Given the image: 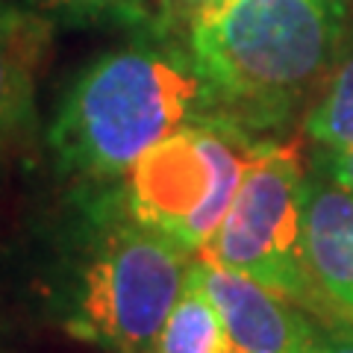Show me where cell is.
<instances>
[{"label": "cell", "instance_id": "obj_1", "mask_svg": "<svg viewBox=\"0 0 353 353\" xmlns=\"http://www.w3.org/2000/svg\"><path fill=\"white\" fill-rule=\"evenodd\" d=\"M194 253L130 218L112 189L83 203L48 297L68 336L106 353H150L189 280Z\"/></svg>", "mask_w": 353, "mask_h": 353}, {"label": "cell", "instance_id": "obj_2", "mask_svg": "<svg viewBox=\"0 0 353 353\" xmlns=\"http://www.w3.org/2000/svg\"><path fill=\"white\" fill-rule=\"evenodd\" d=\"M212 118H224V109L192 53L127 44L71 83L48 145L59 171L109 183L176 130Z\"/></svg>", "mask_w": 353, "mask_h": 353}, {"label": "cell", "instance_id": "obj_3", "mask_svg": "<svg viewBox=\"0 0 353 353\" xmlns=\"http://www.w3.org/2000/svg\"><path fill=\"white\" fill-rule=\"evenodd\" d=\"M345 0H224L194 18L189 53L224 118L271 127L339 62Z\"/></svg>", "mask_w": 353, "mask_h": 353}, {"label": "cell", "instance_id": "obj_4", "mask_svg": "<svg viewBox=\"0 0 353 353\" xmlns=\"http://www.w3.org/2000/svg\"><path fill=\"white\" fill-rule=\"evenodd\" d=\"M256 148L230 118L183 127L130 165L112 194L130 218L197 256L224 224Z\"/></svg>", "mask_w": 353, "mask_h": 353}, {"label": "cell", "instance_id": "obj_5", "mask_svg": "<svg viewBox=\"0 0 353 353\" xmlns=\"http://www.w3.org/2000/svg\"><path fill=\"white\" fill-rule=\"evenodd\" d=\"M303 201L306 174L297 148L259 141L224 224L197 256L248 274L297 306L333 312L306 262Z\"/></svg>", "mask_w": 353, "mask_h": 353}, {"label": "cell", "instance_id": "obj_6", "mask_svg": "<svg viewBox=\"0 0 353 353\" xmlns=\"http://www.w3.org/2000/svg\"><path fill=\"white\" fill-rule=\"evenodd\" d=\"M192 274L212 297L236 353H315L321 333L289 297L201 256H194Z\"/></svg>", "mask_w": 353, "mask_h": 353}, {"label": "cell", "instance_id": "obj_7", "mask_svg": "<svg viewBox=\"0 0 353 353\" xmlns=\"http://www.w3.org/2000/svg\"><path fill=\"white\" fill-rule=\"evenodd\" d=\"M306 262L333 312L353 321V189L306 176Z\"/></svg>", "mask_w": 353, "mask_h": 353}, {"label": "cell", "instance_id": "obj_8", "mask_svg": "<svg viewBox=\"0 0 353 353\" xmlns=\"http://www.w3.org/2000/svg\"><path fill=\"white\" fill-rule=\"evenodd\" d=\"M50 44L48 21L0 0V159L36 118V77Z\"/></svg>", "mask_w": 353, "mask_h": 353}, {"label": "cell", "instance_id": "obj_9", "mask_svg": "<svg viewBox=\"0 0 353 353\" xmlns=\"http://www.w3.org/2000/svg\"><path fill=\"white\" fill-rule=\"evenodd\" d=\"M150 353H236L212 297L194 280L192 268L180 301L165 318Z\"/></svg>", "mask_w": 353, "mask_h": 353}, {"label": "cell", "instance_id": "obj_10", "mask_svg": "<svg viewBox=\"0 0 353 353\" xmlns=\"http://www.w3.org/2000/svg\"><path fill=\"white\" fill-rule=\"evenodd\" d=\"M306 132L327 150L353 148V48L341 57L306 115Z\"/></svg>", "mask_w": 353, "mask_h": 353}, {"label": "cell", "instance_id": "obj_11", "mask_svg": "<svg viewBox=\"0 0 353 353\" xmlns=\"http://www.w3.org/2000/svg\"><path fill=\"white\" fill-rule=\"evenodd\" d=\"M32 3L62 9V12H77V15H94V12H109L118 6H130L132 0H32Z\"/></svg>", "mask_w": 353, "mask_h": 353}, {"label": "cell", "instance_id": "obj_12", "mask_svg": "<svg viewBox=\"0 0 353 353\" xmlns=\"http://www.w3.org/2000/svg\"><path fill=\"white\" fill-rule=\"evenodd\" d=\"M324 174L333 183L353 189V148H341V150H327L324 153Z\"/></svg>", "mask_w": 353, "mask_h": 353}, {"label": "cell", "instance_id": "obj_13", "mask_svg": "<svg viewBox=\"0 0 353 353\" xmlns=\"http://www.w3.org/2000/svg\"><path fill=\"white\" fill-rule=\"evenodd\" d=\"M315 353H353V330L336 327L330 333H321Z\"/></svg>", "mask_w": 353, "mask_h": 353}, {"label": "cell", "instance_id": "obj_14", "mask_svg": "<svg viewBox=\"0 0 353 353\" xmlns=\"http://www.w3.org/2000/svg\"><path fill=\"white\" fill-rule=\"evenodd\" d=\"M218 3H224V0H162V6L168 9L174 18H189L192 24L197 15H203L206 9H212Z\"/></svg>", "mask_w": 353, "mask_h": 353}, {"label": "cell", "instance_id": "obj_15", "mask_svg": "<svg viewBox=\"0 0 353 353\" xmlns=\"http://www.w3.org/2000/svg\"><path fill=\"white\" fill-rule=\"evenodd\" d=\"M0 353H18L15 347H12V341H9V336L0 330Z\"/></svg>", "mask_w": 353, "mask_h": 353}]
</instances>
